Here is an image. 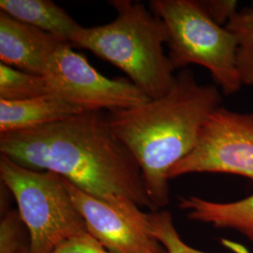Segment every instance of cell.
<instances>
[{
  "label": "cell",
  "instance_id": "obj_1",
  "mask_svg": "<svg viewBox=\"0 0 253 253\" xmlns=\"http://www.w3.org/2000/svg\"><path fill=\"white\" fill-rule=\"evenodd\" d=\"M0 153L27 169L54 172L108 204L127 199L157 211L135 158L100 111L0 134Z\"/></svg>",
  "mask_w": 253,
  "mask_h": 253
},
{
  "label": "cell",
  "instance_id": "obj_2",
  "mask_svg": "<svg viewBox=\"0 0 253 253\" xmlns=\"http://www.w3.org/2000/svg\"><path fill=\"white\" fill-rule=\"evenodd\" d=\"M220 102L217 86L200 84L185 70L163 98L106 115L110 129L140 166L157 211L170 202L171 169L193 149L204 123Z\"/></svg>",
  "mask_w": 253,
  "mask_h": 253
},
{
  "label": "cell",
  "instance_id": "obj_3",
  "mask_svg": "<svg viewBox=\"0 0 253 253\" xmlns=\"http://www.w3.org/2000/svg\"><path fill=\"white\" fill-rule=\"evenodd\" d=\"M118 16L107 25L80 27L71 40L114 65L150 100L163 98L175 83L174 69L164 52L169 34L163 20L142 3L112 0Z\"/></svg>",
  "mask_w": 253,
  "mask_h": 253
},
{
  "label": "cell",
  "instance_id": "obj_4",
  "mask_svg": "<svg viewBox=\"0 0 253 253\" xmlns=\"http://www.w3.org/2000/svg\"><path fill=\"white\" fill-rule=\"evenodd\" d=\"M0 178L17 203L30 237L31 253H54L73 239L88 235L61 176L27 169L1 155Z\"/></svg>",
  "mask_w": 253,
  "mask_h": 253
},
{
  "label": "cell",
  "instance_id": "obj_5",
  "mask_svg": "<svg viewBox=\"0 0 253 253\" xmlns=\"http://www.w3.org/2000/svg\"><path fill=\"white\" fill-rule=\"evenodd\" d=\"M149 6L167 27L168 56L174 71L200 65L210 72L223 95L240 90L235 37L210 18L199 1L152 0Z\"/></svg>",
  "mask_w": 253,
  "mask_h": 253
},
{
  "label": "cell",
  "instance_id": "obj_6",
  "mask_svg": "<svg viewBox=\"0 0 253 253\" xmlns=\"http://www.w3.org/2000/svg\"><path fill=\"white\" fill-rule=\"evenodd\" d=\"M42 76L48 95L83 111L113 112L150 100L130 80L102 75L68 43L61 44L50 56Z\"/></svg>",
  "mask_w": 253,
  "mask_h": 253
},
{
  "label": "cell",
  "instance_id": "obj_7",
  "mask_svg": "<svg viewBox=\"0 0 253 253\" xmlns=\"http://www.w3.org/2000/svg\"><path fill=\"white\" fill-rule=\"evenodd\" d=\"M220 172L253 180V114L219 106L208 117L193 149L170 171L169 178Z\"/></svg>",
  "mask_w": 253,
  "mask_h": 253
},
{
  "label": "cell",
  "instance_id": "obj_8",
  "mask_svg": "<svg viewBox=\"0 0 253 253\" xmlns=\"http://www.w3.org/2000/svg\"><path fill=\"white\" fill-rule=\"evenodd\" d=\"M63 178V177H62ZM64 184L91 235L114 253H168L154 236L148 213L133 202L118 199L113 204L97 199L63 178Z\"/></svg>",
  "mask_w": 253,
  "mask_h": 253
},
{
  "label": "cell",
  "instance_id": "obj_9",
  "mask_svg": "<svg viewBox=\"0 0 253 253\" xmlns=\"http://www.w3.org/2000/svg\"><path fill=\"white\" fill-rule=\"evenodd\" d=\"M64 43L53 35L0 11L1 63L42 76L50 56Z\"/></svg>",
  "mask_w": 253,
  "mask_h": 253
},
{
  "label": "cell",
  "instance_id": "obj_10",
  "mask_svg": "<svg viewBox=\"0 0 253 253\" xmlns=\"http://www.w3.org/2000/svg\"><path fill=\"white\" fill-rule=\"evenodd\" d=\"M83 112L85 111L50 95L23 100H0V134L43 126Z\"/></svg>",
  "mask_w": 253,
  "mask_h": 253
},
{
  "label": "cell",
  "instance_id": "obj_11",
  "mask_svg": "<svg viewBox=\"0 0 253 253\" xmlns=\"http://www.w3.org/2000/svg\"><path fill=\"white\" fill-rule=\"evenodd\" d=\"M179 208L190 219L221 230H234L253 241V193L244 199L218 203L197 196L182 197Z\"/></svg>",
  "mask_w": 253,
  "mask_h": 253
},
{
  "label": "cell",
  "instance_id": "obj_12",
  "mask_svg": "<svg viewBox=\"0 0 253 253\" xmlns=\"http://www.w3.org/2000/svg\"><path fill=\"white\" fill-rule=\"evenodd\" d=\"M1 11L71 44L81 26L51 0H1Z\"/></svg>",
  "mask_w": 253,
  "mask_h": 253
},
{
  "label": "cell",
  "instance_id": "obj_13",
  "mask_svg": "<svg viewBox=\"0 0 253 253\" xmlns=\"http://www.w3.org/2000/svg\"><path fill=\"white\" fill-rule=\"evenodd\" d=\"M236 42V67L243 85H253V9L239 10L225 26Z\"/></svg>",
  "mask_w": 253,
  "mask_h": 253
},
{
  "label": "cell",
  "instance_id": "obj_14",
  "mask_svg": "<svg viewBox=\"0 0 253 253\" xmlns=\"http://www.w3.org/2000/svg\"><path fill=\"white\" fill-rule=\"evenodd\" d=\"M47 95L43 76L0 64V100H23Z\"/></svg>",
  "mask_w": 253,
  "mask_h": 253
},
{
  "label": "cell",
  "instance_id": "obj_15",
  "mask_svg": "<svg viewBox=\"0 0 253 253\" xmlns=\"http://www.w3.org/2000/svg\"><path fill=\"white\" fill-rule=\"evenodd\" d=\"M0 253H31L29 234L17 210H6L1 217Z\"/></svg>",
  "mask_w": 253,
  "mask_h": 253
},
{
  "label": "cell",
  "instance_id": "obj_16",
  "mask_svg": "<svg viewBox=\"0 0 253 253\" xmlns=\"http://www.w3.org/2000/svg\"><path fill=\"white\" fill-rule=\"evenodd\" d=\"M150 229L154 236L163 245L168 253H208L195 250L185 243L173 224L172 214L161 210L148 213ZM242 253H250L243 252Z\"/></svg>",
  "mask_w": 253,
  "mask_h": 253
},
{
  "label": "cell",
  "instance_id": "obj_17",
  "mask_svg": "<svg viewBox=\"0 0 253 253\" xmlns=\"http://www.w3.org/2000/svg\"><path fill=\"white\" fill-rule=\"evenodd\" d=\"M208 16L217 25L224 27L238 12V3L235 0H205L199 1Z\"/></svg>",
  "mask_w": 253,
  "mask_h": 253
},
{
  "label": "cell",
  "instance_id": "obj_18",
  "mask_svg": "<svg viewBox=\"0 0 253 253\" xmlns=\"http://www.w3.org/2000/svg\"><path fill=\"white\" fill-rule=\"evenodd\" d=\"M54 253H114L107 251L91 235L73 239L63 245Z\"/></svg>",
  "mask_w": 253,
  "mask_h": 253
}]
</instances>
